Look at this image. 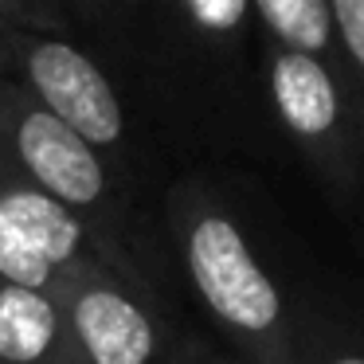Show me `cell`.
Returning a JSON list of instances; mask_svg holds the SVG:
<instances>
[{"label": "cell", "instance_id": "8", "mask_svg": "<svg viewBox=\"0 0 364 364\" xmlns=\"http://www.w3.org/2000/svg\"><path fill=\"white\" fill-rule=\"evenodd\" d=\"M0 364H82L55 298L0 282Z\"/></svg>", "mask_w": 364, "mask_h": 364}, {"label": "cell", "instance_id": "2", "mask_svg": "<svg viewBox=\"0 0 364 364\" xmlns=\"http://www.w3.org/2000/svg\"><path fill=\"white\" fill-rule=\"evenodd\" d=\"M168 255L231 356L298 364V325L309 278L290 267L228 181L173 176L161 196Z\"/></svg>", "mask_w": 364, "mask_h": 364}, {"label": "cell", "instance_id": "7", "mask_svg": "<svg viewBox=\"0 0 364 364\" xmlns=\"http://www.w3.org/2000/svg\"><path fill=\"white\" fill-rule=\"evenodd\" d=\"M0 215L59 278H75L90 267L110 270V259L95 239V231L9 168H0Z\"/></svg>", "mask_w": 364, "mask_h": 364}, {"label": "cell", "instance_id": "1", "mask_svg": "<svg viewBox=\"0 0 364 364\" xmlns=\"http://www.w3.org/2000/svg\"><path fill=\"white\" fill-rule=\"evenodd\" d=\"M67 12L165 157L274 149L247 0H67Z\"/></svg>", "mask_w": 364, "mask_h": 364}, {"label": "cell", "instance_id": "12", "mask_svg": "<svg viewBox=\"0 0 364 364\" xmlns=\"http://www.w3.org/2000/svg\"><path fill=\"white\" fill-rule=\"evenodd\" d=\"M329 16L341 59H345L348 87H353L356 106L364 114V0H329Z\"/></svg>", "mask_w": 364, "mask_h": 364}, {"label": "cell", "instance_id": "13", "mask_svg": "<svg viewBox=\"0 0 364 364\" xmlns=\"http://www.w3.org/2000/svg\"><path fill=\"white\" fill-rule=\"evenodd\" d=\"M181 364H247L239 356H231L228 348H215V345H204V341H188L184 345V356Z\"/></svg>", "mask_w": 364, "mask_h": 364}, {"label": "cell", "instance_id": "6", "mask_svg": "<svg viewBox=\"0 0 364 364\" xmlns=\"http://www.w3.org/2000/svg\"><path fill=\"white\" fill-rule=\"evenodd\" d=\"M63 309L82 364H181L188 337L173 329L165 301L106 267L63 278Z\"/></svg>", "mask_w": 364, "mask_h": 364}, {"label": "cell", "instance_id": "3", "mask_svg": "<svg viewBox=\"0 0 364 364\" xmlns=\"http://www.w3.org/2000/svg\"><path fill=\"white\" fill-rule=\"evenodd\" d=\"M0 168L16 173L82 220L102 243L114 274L165 301V262L153 247L145 215L137 212V192L79 134L51 118L12 75H0Z\"/></svg>", "mask_w": 364, "mask_h": 364}, {"label": "cell", "instance_id": "11", "mask_svg": "<svg viewBox=\"0 0 364 364\" xmlns=\"http://www.w3.org/2000/svg\"><path fill=\"white\" fill-rule=\"evenodd\" d=\"M0 282L24 286V290H40L55 301H63V290H67L63 278L4 223V215H0Z\"/></svg>", "mask_w": 364, "mask_h": 364}, {"label": "cell", "instance_id": "9", "mask_svg": "<svg viewBox=\"0 0 364 364\" xmlns=\"http://www.w3.org/2000/svg\"><path fill=\"white\" fill-rule=\"evenodd\" d=\"M298 364H364V306L321 278L301 301Z\"/></svg>", "mask_w": 364, "mask_h": 364}, {"label": "cell", "instance_id": "4", "mask_svg": "<svg viewBox=\"0 0 364 364\" xmlns=\"http://www.w3.org/2000/svg\"><path fill=\"white\" fill-rule=\"evenodd\" d=\"M0 51L4 75H12L51 118L79 134L137 196L161 181L168 161L165 149L75 32L0 28Z\"/></svg>", "mask_w": 364, "mask_h": 364}, {"label": "cell", "instance_id": "10", "mask_svg": "<svg viewBox=\"0 0 364 364\" xmlns=\"http://www.w3.org/2000/svg\"><path fill=\"white\" fill-rule=\"evenodd\" d=\"M251 24L262 40H274L290 51L345 67L337 32H333L329 0H259V4H251Z\"/></svg>", "mask_w": 364, "mask_h": 364}, {"label": "cell", "instance_id": "5", "mask_svg": "<svg viewBox=\"0 0 364 364\" xmlns=\"http://www.w3.org/2000/svg\"><path fill=\"white\" fill-rule=\"evenodd\" d=\"M262 95L274 129L345 212L364 196V114L345 67L301 55L255 32Z\"/></svg>", "mask_w": 364, "mask_h": 364}]
</instances>
